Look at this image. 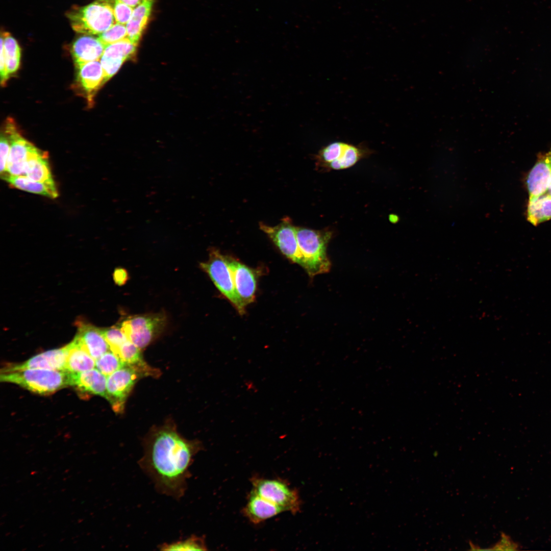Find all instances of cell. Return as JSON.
I'll return each mask as SVG.
<instances>
[{
    "instance_id": "obj_1",
    "label": "cell",
    "mask_w": 551,
    "mask_h": 551,
    "mask_svg": "<svg viewBox=\"0 0 551 551\" xmlns=\"http://www.w3.org/2000/svg\"><path fill=\"white\" fill-rule=\"evenodd\" d=\"M143 448L138 461L140 468L159 493L179 500L187 490L194 458L204 449L202 442L185 439L174 425L166 424L151 430Z\"/></svg>"
},
{
    "instance_id": "obj_2",
    "label": "cell",
    "mask_w": 551,
    "mask_h": 551,
    "mask_svg": "<svg viewBox=\"0 0 551 551\" xmlns=\"http://www.w3.org/2000/svg\"><path fill=\"white\" fill-rule=\"evenodd\" d=\"M296 238L303 258V267L310 277L328 272L331 263L327 247L332 233L296 227Z\"/></svg>"
},
{
    "instance_id": "obj_3",
    "label": "cell",
    "mask_w": 551,
    "mask_h": 551,
    "mask_svg": "<svg viewBox=\"0 0 551 551\" xmlns=\"http://www.w3.org/2000/svg\"><path fill=\"white\" fill-rule=\"evenodd\" d=\"M69 372L65 370L25 369L1 372L0 379L17 384L39 394H50L69 384Z\"/></svg>"
},
{
    "instance_id": "obj_4",
    "label": "cell",
    "mask_w": 551,
    "mask_h": 551,
    "mask_svg": "<svg viewBox=\"0 0 551 551\" xmlns=\"http://www.w3.org/2000/svg\"><path fill=\"white\" fill-rule=\"evenodd\" d=\"M72 29L84 35H99L116 22L113 0H96L66 14Z\"/></svg>"
},
{
    "instance_id": "obj_5",
    "label": "cell",
    "mask_w": 551,
    "mask_h": 551,
    "mask_svg": "<svg viewBox=\"0 0 551 551\" xmlns=\"http://www.w3.org/2000/svg\"><path fill=\"white\" fill-rule=\"evenodd\" d=\"M254 492L280 508L283 511L296 514L301 510L302 501L297 489L291 488L278 479L253 477L251 479Z\"/></svg>"
},
{
    "instance_id": "obj_6",
    "label": "cell",
    "mask_w": 551,
    "mask_h": 551,
    "mask_svg": "<svg viewBox=\"0 0 551 551\" xmlns=\"http://www.w3.org/2000/svg\"><path fill=\"white\" fill-rule=\"evenodd\" d=\"M209 253L208 260L201 263L202 269L208 273L217 289L232 303L239 313L244 314L246 306L236 291L226 256L215 248L211 249Z\"/></svg>"
},
{
    "instance_id": "obj_7",
    "label": "cell",
    "mask_w": 551,
    "mask_h": 551,
    "mask_svg": "<svg viewBox=\"0 0 551 551\" xmlns=\"http://www.w3.org/2000/svg\"><path fill=\"white\" fill-rule=\"evenodd\" d=\"M166 322L163 313L144 314L127 318L119 327L129 340L142 349L159 335Z\"/></svg>"
},
{
    "instance_id": "obj_8",
    "label": "cell",
    "mask_w": 551,
    "mask_h": 551,
    "mask_svg": "<svg viewBox=\"0 0 551 551\" xmlns=\"http://www.w3.org/2000/svg\"><path fill=\"white\" fill-rule=\"evenodd\" d=\"M144 377L133 367L125 365L107 376L108 400L116 413H122L126 400L137 381Z\"/></svg>"
},
{
    "instance_id": "obj_9",
    "label": "cell",
    "mask_w": 551,
    "mask_h": 551,
    "mask_svg": "<svg viewBox=\"0 0 551 551\" xmlns=\"http://www.w3.org/2000/svg\"><path fill=\"white\" fill-rule=\"evenodd\" d=\"M260 229L266 233L282 253L291 261L303 266V258L299 250L296 234V227L289 218H285L275 226L262 222Z\"/></svg>"
},
{
    "instance_id": "obj_10",
    "label": "cell",
    "mask_w": 551,
    "mask_h": 551,
    "mask_svg": "<svg viewBox=\"0 0 551 551\" xmlns=\"http://www.w3.org/2000/svg\"><path fill=\"white\" fill-rule=\"evenodd\" d=\"M4 129L10 141V149L6 172L2 179L9 176H24L26 162L36 147L21 135L12 120L8 119Z\"/></svg>"
},
{
    "instance_id": "obj_11",
    "label": "cell",
    "mask_w": 551,
    "mask_h": 551,
    "mask_svg": "<svg viewBox=\"0 0 551 551\" xmlns=\"http://www.w3.org/2000/svg\"><path fill=\"white\" fill-rule=\"evenodd\" d=\"M136 46L126 38L105 47L100 62L106 82L117 73L124 61L134 55Z\"/></svg>"
},
{
    "instance_id": "obj_12",
    "label": "cell",
    "mask_w": 551,
    "mask_h": 551,
    "mask_svg": "<svg viewBox=\"0 0 551 551\" xmlns=\"http://www.w3.org/2000/svg\"><path fill=\"white\" fill-rule=\"evenodd\" d=\"M226 261L232 272L236 291L245 306L253 302L255 298L257 280L254 271L236 259L226 256Z\"/></svg>"
},
{
    "instance_id": "obj_13",
    "label": "cell",
    "mask_w": 551,
    "mask_h": 551,
    "mask_svg": "<svg viewBox=\"0 0 551 551\" xmlns=\"http://www.w3.org/2000/svg\"><path fill=\"white\" fill-rule=\"evenodd\" d=\"M67 350L64 347L47 350L17 364H8L1 372L25 369H46L65 370Z\"/></svg>"
},
{
    "instance_id": "obj_14",
    "label": "cell",
    "mask_w": 551,
    "mask_h": 551,
    "mask_svg": "<svg viewBox=\"0 0 551 551\" xmlns=\"http://www.w3.org/2000/svg\"><path fill=\"white\" fill-rule=\"evenodd\" d=\"M76 66L77 82L91 104L96 91L106 83L102 64L96 60Z\"/></svg>"
},
{
    "instance_id": "obj_15",
    "label": "cell",
    "mask_w": 551,
    "mask_h": 551,
    "mask_svg": "<svg viewBox=\"0 0 551 551\" xmlns=\"http://www.w3.org/2000/svg\"><path fill=\"white\" fill-rule=\"evenodd\" d=\"M551 179V149L539 155L527 178L529 197L538 196L547 190Z\"/></svg>"
},
{
    "instance_id": "obj_16",
    "label": "cell",
    "mask_w": 551,
    "mask_h": 551,
    "mask_svg": "<svg viewBox=\"0 0 551 551\" xmlns=\"http://www.w3.org/2000/svg\"><path fill=\"white\" fill-rule=\"evenodd\" d=\"M107 379L97 369L93 368L80 372H69V384L81 392L99 395L107 399Z\"/></svg>"
},
{
    "instance_id": "obj_17",
    "label": "cell",
    "mask_w": 551,
    "mask_h": 551,
    "mask_svg": "<svg viewBox=\"0 0 551 551\" xmlns=\"http://www.w3.org/2000/svg\"><path fill=\"white\" fill-rule=\"evenodd\" d=\"M78 324V332L74 338L94 359L110 350L101 329L84 322Z\"/></svg>"
},
{
    "instance_id": "obj_18",
    "label": "cell",
    "mask_w": 551,
    "mask_h": 551,
    "mask_svg": "<svg viewBox=\"0 0 551 551\" xmlns=\"http://www.w3.org/2000/svg\"><path fill=\"white\" fill-rule=\"evenodd\" d=\"M106 46L98 37L84 35L72 43L70 52L76 65L101 59Z\"/></svg>"
},
{
    "instance_id": "obj_19",
    "label": "cell",
    "mask_w": 551,
    "mask_h": 551,
    "mask_svg": "<svg viewBox=\"0 0 551 551\" xmlns=\"http://www.w3.org/2000/svg\"><path fill=\"white\" fill-rule=\"evenodd\" d=\"M245 516L253 523L259 524L283 511L252 490L243 510Z\"/></svg>"
},
{
    "instance_id": "obj_20",
    "label": "cell",
    "mask_w": 551,
    "mask_h": 551,
    "mask_svg": "<svg viewBox=\"0 0 551 551\" xmlns=\"http://www.w3.org/2000/svg\"><path fill=\"white\" fill-rule=\"evenodd\" d=\"M24 176L35 181L55 183L49 167L47 153L35 147L26 162Z\"/></svg>"
},
{
    "instance_id": "obj_21",
    "label": "cell",
    "mask_w": 551,
    "mask_h": 551,
    "mask_svg": "<svg viewBox=\"0 0 551 551\" xmlns=\"http://www.w3.org/2000/svg\"><path fill=\"white\" fill-rule=\"evenodd\" d=\"M66 346L67 355L65 370L69 372H80L94 368V359L74 338Z\"/></svg>"
},
{
    "instance_id": "obj_22",
    "label": "cell",
    "mask_w": 551,
    "mask_h": 551,
    "mask_svg": "<svg viewBox=\"0 0 551 551\" xmlns=\"http://www.w3.org/2000/svg\"><path fill=\"white\" fill-rule=\"evenodd\" d=\"M153 1H143L134 9L126 24L127 38L137 45L151 15Z\"/></svg>"
},
{
    "instance_id": "obj_23",
    "label": "cell",
    "mask_w": 551,
    "mask_h": 551,
    "mask_svg": "<svg viewBox=\"0 0 551 551\" xmlns=\"http://www.w3.org/2000/svg\"><path fill=\"white\" fill-rule=\"evenodd\" d=\"M4 180L16 188L39 194L51 198H56L58 194L55 183L35 181L26 176H9Z\"/></svg>"
},
{
    "instance_id": "obj_24",
    "label": "cell",
    "mask_w": 551,
    "mask_h": 551,
    "mask_svg": "<svg viewBox=\"0 0 551 551\" xmlns=\"http://www.w3.org/2000/svg\"><path fill=\"white\" fill-rule=\"evenodd\" d=\"M551 219V196L544 193L529 197L527 206V219L536 226Z\"/></svg>"
},
{
    "instance_id": "obj_25",
    "label": "cell",
    "mask_w": 551,
    "mask_h": 551,
    "mask_svg": "<svg viewBox=\"0 0 551 551\" xmlns=\"http://www.w3.org/2000/svg\"><path fill=\"white\" fill-rule=\"evenodd\" d=\"M370 152V151L364 146H356L347 143L340 157L325 167L335 170L350 167Z\"/></svg>"
},
{
    "instance_id": "obj_26",
    "label": "cell",
    "mask_w": 551,
    "mask_h": 551,
    "mask_svg": "<svg viewBox=\"0 0 551 551\" xmlns=\"http://www.w3.org/2000/svg\"><path fill=\"white\" fill-rule=\"evenodd\" d=\"M5 58L7 73H15L18 69L20 61V48L17 41L9 33H5L1 37Z\"/></svg>"
},
{
    "instance_id": "obj_27",
    "label": "cell",
    "mask_w": 551,
    "mask_h": 551,
    "mask_svg": "<svg viewBox=\"0 0 551 551\" xmlns=\"http://www.w3.org/2000/svg\"><path fill=\"white\" fill-rule=\"evenodd\" d=\"M161 550H206L208 549L203 537L191 535L189 538L170 543H163L159 546Z\"/></svg>"
},
{
    "instance_id": "obj_28",
    "label": "cell",
    "mask_w": 551,
    "mask_h": 551,
    "mask_svg": "<svg viewBox=\"0 0 551 551\" xmlns=\"http://www.w3.org/2000/svg\"><path fill=\"white\" fill-rule=\"evenodd\" d=\"M125 365L119 357L111 350L95 360V367L106 377Z\"/></svg>"
},
{
    "instance_id": "obj_29",
    "label": "cell",
    "mask_w": 551,
    "mask_h": 551,
    "mask_svg": "<svg viewBox=\"0 0 551 551\" xmlns=\"http://www.w3.org/2000/svg\"><path fill=\"white\" fill-rule=\"evenodd\" d=\"M347 143L340 141L334 142L322 147L317 155L318 163L325 167L328 164L340 157Z\"/></svg>"
},
{
    "instance_id": "obj_30",
    "label": "cell",
    "mask_w": 551,
    "mask_h": 551,
    "mask_svg": "<svg viewBox=\"0 0 551 551\" xmlns=\"http://www.w3.org/2000/svg\"><path fill=\"white\" fill-rule=\"evenodd\" d=\"M101 332L109 345L110 349L116 354L119 347L129 340L119 327L101 329Z\"/></svg>"
},
{
    "instance_id": "obj_31",
    "label": "cell",
    "mask_w": 551,
    "mask_h": 551,
    "mask_svg": "<svg viewBox=\"0 0 551 551\" xmlns=\"http://www.w3.org/2000/svg\"><path fill=\"white\" fill-rule=\"evenodd\" d=\"M127 38L126 27L123 24L116 23L108 30L98 35V38L106 46Z\"/></svg>"
},
{
    "instance_id": "obj_32",
    "label": "cell",
    "mask_w": 551,
    "mask_h": 551,
    "mask_svg": "<svg viewBox=\"0 0 551 551\" xmlns=\"http://www.w3.org/2000/svg\"><path fill=\"white\" fill-rule=\"evenodd\" d=\"M113 9L116 22L123 24L128 23L134 10L132 7L119 0H113Z\"/></svg>"
},
{
    "instance_id": "obj_33",
    "label": "cell",
    "mask_w": 551,
    "mask_h": 551,
    "mask_svg": "<svg viewBox=\"0 0 551 551\" xmlns=\"http://www.w3.org/2000/svg\"><path fill=\"white\" fill-rule=\"evenodd\" d=\"M1 175L2 178L5 175L7 161L10 149V141L7 134L4 132L1 136Z\"/></svg>"
},
{
    "instance_id": "obj_34",
    "label": "cell",
    "mask_w": 551,
    "mask_h": 551,
    "mask_svg": "<svg viewBox=\"0 0 551 551\" xmlns=\"http://www.w3.org/2000/svg\"><path fill=\"white\" fill-rule=\"evenodd\" d=\"M1 63H0V71H1V84L2 86H5L8 78L9 76L7 73L5 58L4 55V48L2 44H1Z\"/></svg>"
},
{
    "instance_id": "obj_35",
    "label": "cell",
    "mask_w": 551,
    "mask_h": 551,
    "mask_svg": "<svg viewBox=\"0 0 551 551\" xmlns=\"http://www.w3.org/2000/svg\"><path fill=\"white\" fill-rule=\"evenodd\" d=\"M113 278L115 283L117 285H121L127 281V271L122 268H117L114 270Z\"/></svg>"
},
{
    "instance_id": "obj_36",
    "label": "cell",
    "mask_w": 551,
    "mask_h": 551,
    "mask_svg": "<svg viewBox=\"0 0 551 551\" xmlns=\"http://www.w3.org/2000/svg\"><path fill=\"white\" fill-rule=\"evenodd\" d=\"M120 2L124 3L125 4L132 7L135 8L139 5L143 0H119Z\"/></svg>"
},
{
    "instance_id": "obj_37",
    "label": "cell",
    "mask_w": 551,
    "mask_h": 551,
    "mask_svg": "<svg viewBox=\"0 0 551 551\" xmlns=\"http://www.w3.org/2000/svg\"><path fill=\"white\" fill-rule=\"evenodd\" d=\"M545 193H546L551 196V179L549 183V186L547 190Z\"/></svg>"
},
{
    "instance_id": "obj_38",
    "label": "cell",
    "mask_w": 551,
    "mask_h": 551,
    "mask_svg": "<svg viewBox=\"0 0 551 551\" xmlns=\"http://www.w3.org/2000/svg\"><path fill=\"white\" fill-rule=\"evenodd\" d=\"M143 1H153V0H143Z\"/></svg>"
}]
</instances>
